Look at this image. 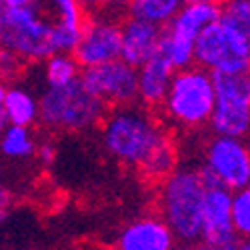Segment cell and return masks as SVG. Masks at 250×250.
<instances>
[{
  "label": "cell",
  "mask_w": 250,
  "mask_h": 250,
  "mask_svg": "<svg viewBox=\"0 0 250 250\" xmlns=\"http://www.w3.org/2000/svg\"><path fill=\"white\" fill-rule=\"evenodd\" d=\"M80 2L84 4L86 10H88V8H98V6L102 4V0H80Z\"/></svg>",
  "instance_id": "obj_27"
},
{
  "label": "cell",
  "mask_w": 250,
  "mask_h": 250,
  "mask_svg": "<svg viewBox=\"0 0 250 250\" xmlns=\"http://www.w3.org/2000/svg\"><path fill=\"white\" fill-rule=\"evenodd\" d=\"M0 42L2 50L16 56L22 64H42L60 52L58 32L44 0L0 8Z\"/></svg>",
  "instance_id": "obj_3"
},
{
  "label": "cell",
  "mask_w": 250,
  "mask_h": 250,
  "mask_svg": "<svg viewBox=\"0 0 250 250\" xmlns=\"http://www.w3.org/2000/svg\"><path fill=\"white\" fill-rule=\"evenodd\" d=\"M72 54L82 68L100 66L122 58V24L106 14L90 18Z\"/></svg>",
  "instance_id": "obj_11"
},
{
  "label": "cell",
  "mask_w": 250,
  "mask_h": 250,
  "mask_svg": "<svg viewBox=\"0 0 250 250\" xmlns=\"http://www.w3.org/2000/svg\"><path fill=\"white\" fill-rule=\"evenodd\" d=\"M204 250H234L236 246H202Z\"/></svg>",
  "instance_id": "obj_31"
},
{
  "label": "cell",
  "mask_w": 250,
  "mask_h": 250,
  "mask_svg": "<svg viewBox=\"0 0 250 250\" xmlns=\"http://www.w3.org/2000/svg\"><path fill=\"white\" fill-rule=\"evenodd\" d=\"M234 250H250V238H240Z\"/></svg>",
  "instance_id": "obj_28"
},
{
  "label": "cell",
  "mask_w": 250,
  "mask_h": 250,
  "mask_svg": "<svg viewBox=\"0 0 250 250\" xmlns=\"http://www.w3.org/2000/svg\"><path fill=\"white\" fill-rule=\"evenodd\" d=\"M240 240L232 218V190L208 182L202 216V246H236Z\"/></svg>",
  "instance_id": "obj_12"
},
{
  "label": "cell",
  "mask_w": 250,
  "mask_h": 250,
  "mask_svg": "<svg viewBox=\"0 0 250 250\" xmlns=\"http://www.w3.org/2000/svg\"><path fill=\"white\" fill-rule=\"evenodd\" d=\"M202 172L210 184L228 190L250 186V146L244 138L214 134L202 148Z\"/></svg>",
  "instance_id": "obj_8"
},
{
  "label": "cell",
  "mask_w": 250,
  "mask_h": 250,
  "mask_svg": "<svg viewBox=\"0 0 250 250\" xmlns=\"http://www.w3.org/2000/svg\"><path fill=\"white\" fill-rule=\"evenodd\" d=\"M220 18L218 4L186 2L180 12L164 26L160 52L168 58L174 68H188L196 64V42L200 34Z\"/></svg>",
  "instance_id": "obj_6"
},
{
  "label": "cell",
  "mask_w": 250,
  "mask_h": 250,
  "mask_svg": "<svg viewBox=\"0 0 250 250\" xmlns=\"http://www.w3.org/2000/svg\"><path fill=\"white\" fill-rule=\"evenodd\" d=\"M56 154H58V150H56V144L52 140H42L38 144L36 156H38V160L42 164H52L56 160Z\"/></svg>",
  "instance_id": "obj_25"
},
{
  "label": "cell",
  "mask_w": 250,
  "mask_h": 250,
  "mask_svg": "<svg viewBox=\"0 0 250 250\" xmlns=\"http://www.w3.org/2000/svg\"><path fill=\"white\" fill-rule=\"evenodd\" d=\"M130 2L132 0H102L100 8H102V14L116 18L122 12H130Z\"/></svg>",
  "instance_id": "obj_24"
},
{
  "label": "cell",
  "mask_w": 250,
  "mask_h": 250,
  "mask_svg": "<svg viewBox=\"0 0 250 250\" xmlns=\"http://www.w3.org/2000/svg\"><path fill=\"white\" fill-rule=\"evenodd\" d=\"M170 132L148 106L140 104H124L108 110L100 124V144L114 162L140 168Z\"/></svg>",
  "instance_id": "obj_1"
},
{
  "label": "cell",
  "mask_w": 250,
  "mask_h": 250,
  "mask_svg": "<svg viewBox=\"0 0 250 250\" xmlns=\"http://www.w3.org/2000/svg\"><path fill=\"white\" fill-rule=\"evenodd\" d=\"M186 2H204V4H222L224 0H186Z\"/></svg>",
  "instance_id": "obj_30"
},
{
  "label": "cell",
  "mask_w": 250,
  "mask_h": 250,
  "mask_svg": "<svg viewBox=\"0 0 250 250\" xmlns=\"http://www.w3.org/2000/svg\"><path fill=\"white\" fill-rule=\"evenodd\" d=\"M40 120V96L22 84H4L0 92V124L32 126Z\"/></svg>",
  "instance_id": "obj_17"
},
{
  "label": "cell",
  "mask_w": 250,
  "mask_h": 250,
  "mask_svg": "<svg viewBox=\"0 0 250 250\" xmlns=\"http://www.w3.org/2000/svg\"><path fill=\"white\" fill-rule=\"evenodd\" d=\"M44 6L56 26L60 52H72L88 22L86 6L80 0H44Z\"/></svg>",
  "instance_id": "obj_16"
},
{
  "label": "cell",
  "mask_w": 250,
  "mask_h": 250,
  "mask_svg": "<svg viewBox=\"0 0 250 250\" xmlns=\"http://www.w3.org/2000/svg\"><path fill=\"white\" fill-rule=\"evenodd\" d=\"M196 64L212 74L250 72V36L218 18L198 38Z\"/></svg>",
  "instance_id": "obj_7"
},
{
  "label": "cell",
  "mask_w": 250,
  "mask_h": 250,
  "mask_svg": "<svg viewBox=\"0 0 250 250\" xmlns=\"http://www.w3.org/2000/svg\"><path fill=\"white\" fill-rule=\"evenodd\" d=\"M208 180L198 166L184 164L168 174L158 188V214L182 244H196L202 236Z\"/></svg>",
  "instance_id": "obj_2"
},
{
  "label": "cell",
  "mask_w": 250,
  "mask_h": 250,
  "mask_svg": "<svg viewBox=\"0 0 250 250\" xmlns=\"http://www.w3.org/2000/svg\"><path fill=\"white\" fill-rule=\"evenodd\" d=\"M216 106L214 74L198 64L176 70L170 90L160 104L162 120L168 126L190 132L210 126Z\"/></svg>",
  "instance_id": "obj_4"
},
{
  "label": "cell",
  "mask_w": 250,
  "mask_h": 250,
  "mask_svg": "<svg viewBox=\"0 0 250 250\" xmlns=\"http://www.w3.org/2000/svg\"><path fill=\"white\" fill-rule=\"evenodd\" d=\"M174 250H204L202 246H194V244H182V246H176Z\"/></svg>",
  "instance_id": "obj_29"
},
{
  "label": "cell",
  "mask_w": 250,
  "mask_h": 250,
  "mask_svg": "<svg viewBox=\"0 0 250 250\" xmlns=\"http://www.w3.org/2000/svg\"><path fill=\"white\" fill-rule=\"evenodd\" d=\"M220 20L250 36V0H224L220 4Z\"/></svg>",
  "instance_id": "obj_22"
},
{
  "label": "cell",
  "mask_w": 250,
  "mask_h": 250,
  "mask_svg": "<svg viewBox=\"0 0 250 250\" xmlns=\"http://www.w3.org/2000/svg\"><path fill=\"white\" fill-rule=\"evenodd\" d=\"M80 80L94 96L112 108L134 104L138 100V68L122 58L84 68Z\"/></svg>",
  "instance_id": "obj_10"
},
{
  "label": "cell",
  "mask_w": 250,
  "mask_h": 250,
  "mask_svg": "<svg viewBox=\"0 0 250 250\" xmlns=\"http://www.w3.org/2000/svg\"><path fill=\"white\" fill-rule=\"evenodd\" d=\"M82 66L72 52H56L42 62V78L46 86H66L80 80Z\"/></svg>",
  "instance_id": "obj_19"
},
{
  "label": "cell",
  "mask_w": 250,
  "mask_h": 250,
  "mask_svg": "<svg viewBox=\"0 0 250 250\" xmlns=\"http://www.w3.org/2000/svg\"><path fill=\"white\" fill-rule=\"evenodd\" d=\"M216 106L210 120L214 134L246 138L250 134V72L214 74Z\"/></svg>",
  "instance_id": "obj_9"
},
{
  "label": "cell",
  "mask_w": 250,
  "mask_h": 250,
  "mask_svg": "<svg viewBox=\"0 0 250 250\" xmlns=\"http://www.w3.org/2000/svg\"><path fill=\"white\" fill-rule=\"evenodd\" d=\"M184 4L186 0H132L130 16L148 20L158 26H168Z\"/></svg>",
  "instance_id": "obj_21"
},
{
  "label": "cell",
  "mask_w": 250,
  "mask_h": 250,
  "mask_svg": "<svg viewBox=\"0 0 250 250\" xmlns=\"http://www.w3.org/2000/svg\"><path fill=\"white\" fill-rule=\"evenodd\" d=\"M176 68L162 52L138 66V100L148 108H160L170 90Z\"/></svg>",
  "instance_id": "obj_15"
},
{
  "label": "cell",
  "mask_w": 250,
  "mask_h": 250,
  "mask_svg": "<svg viewBox=\"0 0 250 250\" xmlns=\"http://www.w3.org/2000/svg\"><path fill=\"white\" fill-rule=\"evenodd\" d=\"M22 64V62H20L16 56H12L10 52H6V50H2V70H4V76H8L10 72L14 74L16 72V68Z\"/></svg>",
  "instance_id": "obj_26"
},
{
  "label": "cell",
  "mask_w": 250,
  "mask_h": 250,
  "mask_svg": "<svg viewBox=\"0 0 250 250\" xmlns=\"http://www.w3.org/2000/svg\"><path fill=\"white\" fill-rule=\"evenodd\" d=\"M178 166H180L178 164V148L174 144V138L170 136L168 140H164L160 146L142 162L138 172L146 180L162 182L168 174H172Z\"/></svg>",
  "instance_id": "obj_20"
},
{
  "label": "cell",
  "mask_w": 250,
  "mask_h": 250,
  "mask_svg": "<svg viewBox=\"0 0 250 250\" xmlns=\"http://www.w3.org/2000/svg\"><path fill=\"white\" fill-rule=\"evenodd\" d=\"M162 26L130 16L122 22V60L132 66H142L162 48Z\"/></svg>",
  "instance_id": "obj_14"
},
{
  "label": "cell",
  "mask_w": 250,
  "mask_h": 250,
  "mask_svg": "<svg viewBox=\"0 0 250 250\" xmlns=\"http://www.w3.org/2000/svg\"><path fill=\"white\" fill-rule=\"evenodd\" d=\"M232 218L240 238H250V186L232 192Z\"/></svg>",
  "instance_id": "obj_23"
},
{
  "label": "cell",
  "mask_w": 250,
  "mask_h": 250,
  "mask_svg": "<svg viewBox=\"0 0 250 250\" xmlns=\"http://www.w3.org/2000/svg\"><path fill=\"white\" fill-rule=\"evenodd\" d=\"M176 240L172 228L160 214H146L132 218L120 228L114 250H174Z\"/></svg>",
  "instance_id": "obj_13"
},
{
  "label": "cell",
  "mask_w": 250,
  "mask_h": 250,
  "mask_svg": "<svg viewBox=\"0 0 250 250\" xmlns=\"http://www.w3.org/2000/svg\"><path fill=\"white\" fill-rule=\"evenodd\" d=\"M38 140L32 132V126H18V124H8L2 128V138H0V148L2 156L8 160L22 162L38 152Z\"/></svg>",
  "instance_id": "obj_18"
},
{
  "label": "cell",
  "mask_w": 250,
  "mask_h": 250,
  "mask_svg": "<svg viewBox=\"0 0 250 250\" xmlns=\"http://www.w3.org/2000/svg\"><path fill=\"white\" fill-rule=\"evenodd\" d=\"M108 104L94 96L82 80L66 86H46L40 92V122L52 132H86L100 126Z\"/></svg>",
  "instance_id": "obj_5"
}]
</instances>
